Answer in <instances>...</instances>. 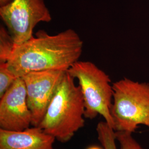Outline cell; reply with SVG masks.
<instances>
[{
    "label": "cell",
    "mask_w": 149,
    "mask_h": 149,
    "mask_svg": "<svg viewBox=\"0 0 149 149\" xmlns=\"http://www.w3.org/2000/svg\"><path fill=\"white\" fill-rule=\"evenodd\" d=\"M67 71L78 80L85 103V118L92 120L101 115L114 129L111 114L113 87L109 75L90 61H77Z\"/></svg>",
    "instance_id": "obj_4"
},
{
    "label": "cell",
    "mask_w": 149,
    "mask_h": 149,
    "mask_svg": "<svg viewBox=\"0 0 149 149\" xmlns=\"http://www.w3.org/2000/svg\"><path fill=\"white\" fill-rule=\"evenodd\" d=\"M87 149H104L103 148H100L98 146H95V145H93V146H91L90 147H88Z\"/></svg>",
    "instance_id": "obj_14"
},
{
    "label": "cell",
    "mask_w": 149,
    "mask_h": 149,
    "mask_svg": "<svg viewBox=\"0 0 149 149\" xmlns=\"http://www.w3.org/2000/svg\"><path fill=\"white\" fill-rule=\"evenodd\" d=\"M74 80L66 72L38 126L61 143L70 141L85 124L84 98Z\"/></svg>",
    "instance_id": "obj_2"
},
{
    "label": "cell",
    "mask_w": 149,
    "mask_h": 149,
    "mask_svg": "<svg viewBox=\"0 0 149 149\" xmlns=\"http://www.w3.org/2000/svg\"><path fill=\"white\" fill-rule=\"evenodd\" d=\"M116 140L120 149H144L134 138L133 133L129 132H116Z\"/></svg>",
    "instance_id": "obj_12"
},
{
    "label": "cell",
    "mask_w": 149,
    "mask_h": 149,
    "mask_svg": "<svg viewBox=\"0 0 149 149\" xmlns=\"http://www.w3.org/2000/svg\"><path fill=\"white\" fill-rule=\"evenodd\" d=\"M55 141L39 127L32 126L21 132L0 129V149H64L54 148Z\"/></svg>",
    "instance_id": "obj_8"
},
{
    "label": "cell",
    "mask_w": 149,
    "mask_h": 149,
    "mask_svg": "<svg viewBox=\"0 0 149 149\" xmlns=\"http://www.w3.org/2000/svg\"><path fill=\"white\" fill-rule=\"evenodd\" d=\"M112 87L114 130L133 133L140 125L149 128V83L125 77L112 84Z\"/></svg>",
    "instance_id": "obj_3"
},
{
    "label": "cell",
    "mask_w": 149,
    "mask_h": 149,
    "mask_svg": "<svg viewBox=\"0 0 149 149\" xmlns=\"http://www.w3.org/2000/svg\"><path fill=\"white\" fill-rule=\"evenodd\" d=\"M84 42L72 29L55 35L39 31L27 42L16 45L6 63L17 77L27 73L49 70L68 71L79 61Z\"/></svg>",
    "instance_id": "obj_1"
},
{
    "label": "cell",
    "mask_w": 149,
    "mask_h": 149,
    "mask_svg": "<svg viewBox=\"0 0 149 149\" xmlns=\"http://www.w3.org/2000/svg\"><path fill=\"white\" fill-rule=\"evenodd\" d=\"M66 71L58 70L33 71L22 77L27 91L28 104L32 113V126L38 127L42 121Z\"/></svg>",
    "instance_id": "obj_6"
},
{
    "label": "cell",
    "mask_w": 149,
    "mask_h": 149,
    "mask_svg": "<svg viewBox=\"0 0 149 149\" xmlns=\"http://www.w3.org/2000/svg\"><path fill=\"white\" fill-rule=\"evenodd\" d=\"M17 78L8 69L6 63H0V98L5 93Z\"/></svg>",
    "instance_id": "obj_11"
},
{
    "label": "cell",
    "mask_w": 149,
    "mask_h": 149,
    "mask_svg": "<svg viewBox=\"0 0 149 149\" xmlns=\"http://www.w3.org/2000/svg\"><path fill=\"white\" fill-rule=\"evenodd\" d=\"M16 47L10 33L5 27H0V63H7Z\"/></svg>",
    "instance_id": "obj_10"
},
{
    "label": "cell",
    "mask_w": 149,
    "mask_h": 149,
    "mask_svg": "<svg viewBox=\"0 0 149 149\" xmlns=\"http://www.w3.org/2000/svg\"><path fill=\"white\" fill-rule=\"evenodd\" d=\"M0 16L16 45L33 37L38 23L52 20L44 0H12L0 7Z\"/></svg>",
    "instance_id": "obj_5"
},
{
    "label": "cell",
    "mask_w": 149,
    "mask_h": 149,
    "mask_svg": "<svg viewBox=\"0 0 149 149\" xmlns=\"http://www.w3.org/2000/svg\"><path fill=\"white\" fill-rule=\"evenodd\" d=\"M96 132L103 149H117L116 131L106 121H101L97 124Z\"/></svg>",
    "instance_id": "obj_9"
},
{
    "label": "cell",
    "mask_w": 149,
    "mask_h": 149,
    "mask_svg": "<svg viewBox=\"0 0 149 149\" xmlns=\"http://www.w3.org/2000/svg\"><path fill=\"white\" fill-rule=\"evenodd\" d=\"M27 91L23 78L18 77L0 98V129L21 132L32 126Z\"/></svg>",
    "instance_id": "obj_7"
},
{
    "label": "cell",
    "mask_w": 149,
    "mask_h": 149,
    "mask_svg": "<svg viewBox=\"0 0 149 149\" xmlns=\"http://www.w3.org/2000/svg\"><path fill=\"white\" fill-rule=\"evenodd\" d=\"M12 0H0V6L6 5L10 3Z\"/></svg>",
    "instance_id": "obj_13"
}]
</instances>
